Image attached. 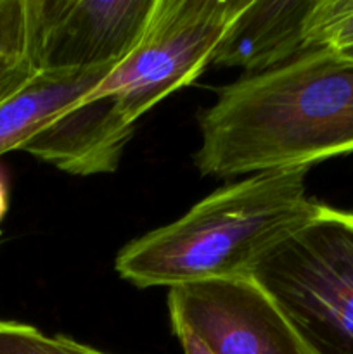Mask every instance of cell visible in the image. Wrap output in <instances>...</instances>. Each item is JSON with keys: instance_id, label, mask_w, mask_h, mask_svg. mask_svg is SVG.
<instances>
[{"instance_id": "6da1fadb", "label": "cell", "mask_w": 353, "mask_h": 354, "mask_svg": "<svg viewBox=\"0 0 353 354\" xmlns=\"http://www.w3.org/2000/svg\"><path fill=\"white\" fill-rule=\"evenodd\" d=\"M201 175L310 168L353 152V55L314 50L218 93L199 116Z\"/></svg>"}, {"instance_id": "7a4b0ae2", "label": "cell", "mask_w": 353, "mask_h": 354, "mask_svg": "<svg viewBox=\"0 0 353 354\" xmlns=\"http://www.w3.org/2000/svg\"><path fill=\"white\" fill-rule=\"evenodd\" d=\"M307 168L249 175L215 190L173 223L128 242L114 268L138 289L249 279L256 263L315 214Z\"/></svg>"}, {"instance_id": "3957f363", "label": "cell", "mask_w": 353, "mask_h": 354, "mask_svg": "<svg viewBox=\"0 0 353 354\" xmlns=\"http://www.w3.org/2000/svg\"><path fill=\"white\" fill-rule=\"evenodd\" d=\"M249 279L310 354H353V213L320 203Z\"/></svg>"}, {"instance_id": "277c9868", "label": "cell", "mask_w": 353, "mask_h": 354, "mask_svg": "<svg viewBox=\"0 0 353 354\" xmlns=\"http://www.w3.org/2000/svg\"><path fill=\"white\" fill-rule=\"evenodd\" d=\"M248 0H156L137 47L87 97H111L137 124L175 90L213 64L215 52Z\"/></svg>"}, {"instance_id": "5b68a950", "label": "cell", "mask_w": 353, "mask_h": 354, "mask_svg": "<svg viewBox=\"0 0 353 354\" xmlns=\"http://www.w3.org/2000/svg\"><path fill=\"white\" fill-rule=\"evenodd\" d=\"M156 0H30L37 71L118 66L134 52Z\"/></svg>"}, {"instance_id": "8992f818", "label": "cell", "mask_w": 353, "mask_h": 354, "mask_svg": "<svg viewBox=\"0 0 353 354\" xmlns=\"http://www.w3.org/2000/svg\"><path fill=\"white\" fill-rule=\"evenodd\" d=\"M173 330H187L211 354H310L275 304L251 279L172 287Z\"/></svg>"}, {"instance_id": "52a82bcc", "label": "cell", "mask_w": 353, "mask_h": 354, "mask_svg": "<svg viewBox=\"0 0 353 354\" xmlns=\"http://www.w3.org/2000/svg\"><path fill=\"white\" fill-rule=\"evenodd\" d=\"M134 130L135 124L125 120L111 97H85L35 135L23 151L71 175L111 173Z\"/></svg>"}, {"instance_id": "ba28073f", "label": "cell", "mask_w": 353, "mask_h": 354, "mask_svg": "<svg viewBox=\"0 0 353 354\" xmlns=\"http://www.w3.org/2000/svg\"><path fill=\"white\" fill-rule=\"evenodd\" d=\"M314 0H248L221 38L213 64L249 75L307 54V19Z\"/></svg>"}, {"instance_id": "9c48e42d", "label": "cell", "mask_w": 353, "mask_h": 354, "mask_svg": "<svg viewBox=\"0 0 353 354\" xmlns=\"http://www.w3.org/2000/svg\"><path fill=\"white\" fill-rule=\"evenodd\" d=\"M114 68L38 71L19 92L0 104V156L23 151L35 135L85 99Z\"/></svg>"}, {"instance_id": "30bf717a", "label": "cell", "mask_w": 353, "mask_h": 354, "mask_svg": "<svg viewBox=\"0 0 353 354\" xmlns=\"http://www.w3.org/2000/svg\"><path fill=\"white\" fill-rule=\"evenodd\" d=\"M353 50V0H314L307 19V52Z\"/></svg>"}, {"instance_id": "8fae6325", "label": "cell", "mask_w": 353, "mask_h": 354, "mask_svg": "<svg viewBox=\"0 0 353 354\" xmlns=\"http://www.w3.org/2000/svg\"><path fill=\"white\" fill-rule=\"evenodd\" d=\"M0 354H107L64 335L48 337L19 322L0 320Z\"/></svg>"}, {"instance_id": "7c38bea8", "label": "cell", "mask_w": 353, "mask_h": 354, "mask_svg": "<svg viewBox=\"0 0 353 354\" xmlns=\"http://www.w3.org/2000/svg\"><path fill=\"white\" fill-rule=\"evenodd\" d=\"M30 0H0V73L30 59Z\"/></svg>"}, {"instance_id": "4fadbf2b", "label": "cell", "mask_w": 353, "mask_h": 354, "mask_svg": "<svg viewBox=\"0 0 353 354\" xmlns=\"http://www.w3.org/2000/svg\"><path fill=\"white\" fill-rule=\"evenodd\" d=\"M37 73L38 71L33 62H24L17 68L0 73V104L10 99L16 92H19Z\"/></svg>"}, {"instance_id": "5bb4252c", "label": "cell", "mask_w": 353, "mask_h": 354, "mask_svg": "<svg viewBox=\"0 0 353 354\" xmlns=\"http://www.w3.org/2000/svg\"><path fill=\"white\" fill-rule=\"evenodd\" d=\"M173 334L179 337L180 344H182L183 354H211L206 349V346L199 341L197 337H194L190 332L187 330H173Z\"/></svg>"}, {"instance_id": "9a60e30c", "label": "cell", "mask_w": 353, "mask_h": 354, "mask_svg": "<svg viewBox=\"0 0 353 354\" xmlns=\"http://www.w3.org/2000/svg\"><path fill=\"white\" fill-rule=\"evenodd\" d=\"M7 209H9V187H7V180L0 169V221L6 216Z\"/></svg>"}, {"instance_id": "2e32d148", "label": "cell", "mask_w": 353, "mask_h": 354, "mask_svg": "<svg viewBox=\"0 0 353 354\" xmlns=\"http://www.w3.org/2000/svg\"><path fill=\"white\" fill-rule=\"evenodd\" d=\"M345 54H350V55H353V50H352V52H345Z\"/></svg>"}]
</instances>
